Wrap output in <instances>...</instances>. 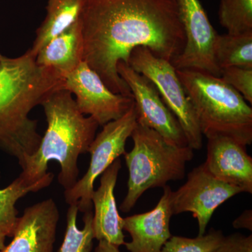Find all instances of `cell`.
<instances>
[{
	"label": "cell",
	"instance_id": "obj_18",
	"mask_svg": "<svg viewBox=\"0 0 252 252\" xmlns=\"http://www.w3.org/2000/svg\"><path fill=\"white\" fill-rule=\"evenodd\" d=\"M54 178V174L47 172L37 182L29 184L18 176L6 188L0 189V230L6 237L13 236L17 223L16 202L28 193L39 191L49 187Z\"/></svg>",
	"mask_w": 252,
	"mask_h": 252
},
{
	"label": "cell",
	"instance_id": "obj_8",
	"mask_svg": "<svg viewBox=\"0 0 252 252\" xmlns=\"http://www.w3.org/2000/svg\"><path fill=\"white\" fill-rule=\"evenodd\" d=\"M243 193L238 187L217 180L204 168L203 164L189 172L187 182L171 192L170 203L173 215L190 212L196 219L198 235L206 233L215 210L228 199Z\"/></svg>",
	"mask_w": 252,
	"mask_h": 252
},
{
	"label": "cell",
	"instance_id": "obj_17",
	"mask_svg": "<svg viewBox=\"0 0 252 252\" xmlns=\"http://www.w3.org/2000/svg\"><path fill=\"white\" fill-rule=\"evenodd\" d=\"M84 2L85 0H48L46 17L36 30L30 52L36 57L37 53L55 36L77 22Z\"/></svg>",
	"mask_w": 252,
	"mask_h": 252
},
{
	"label": "cell",
	"instance_id": "obj_2",
	"mask_svg": "<svg viewBox=\"0 0 252 252\" xmlns=\"http://www.w3.org/2000/svg\"><path fill=\"white\" fill-rule=\"evenodd\" d=\"M64 83L54 69L39 65L29 50L16 58L0 51V151L16 158L21 167L42 138L31 111L64 89Z\"/></svg>",
	"mask_w": 252,
	"mask_h": 252
},
{
	"label": "cell",
	"instance_id": "obj_3",
	"mask_svg": "<svg viewBox=\"0 0 252 252\" xmlns=\"http://www.w3.org/2000/svg\"><path fill=\"white\" fill-rule=\"evenodd\" d=\"M41 106L47 128L35 153L26 158L19 177L34 183L47 173L49 162L56 160L61 168L58 181L68 190L79 180L78 158L89 152L99 125L81 114L72 94L65 89L52 93Z\"/></svg>",
	"mask_w": 252,
	"mask_h": 252
},
{
	"label": "cell",
	"instance_id": "obj_21",
	"mask_svg": "<svg viewBox=\"0 0 252 252\" xmlns=\"http://www.w3.org/2000/svg\"><path fill=\"white\" fill-rule=\"evenodd\" d=\"M219 18L228 34L252 32V0H220Z\"/></svg>",
	"mask_w": 252,
	"mask_h": 252
},
{
	"label": "cell",
	"instance_id": "obj_24",
	"mask_svg": "<svg viewBox=\"0 0 252 252\" xmlns=\"http://www.w3.org/2000/svg\"><path fill=\"white\" fill-rule=\"evenodd\" d=\"M212 252H252V235L236 233L224 236L218 248Z\"/></svg>",
	"mask_w": 252,
	"mask_h": 252
},
{
	"label": "cell",
	"instance_id": "obj_6",
	"mask_svg": "<svg viewBox=\"0 0 252 252\" xmlns=\"http://www.w3.org/2000/svg\"><path fill=\"white\" fill-rule=\"evenodd\" d=\"M128 65L148 78L157 87L164 103L180 123L189 147L193 150L201 149L203 134L190 99L172 63L157 57L147 48L138 46L131 52Z\"/></svg>",
	"mask_w": 252,
	"mask_h": 252
},
{
	"label": "cell",
	"instance_id": "obj_14",
	"mask_svg": "<svg viewBox=\"0 0 252 252\" xmlns=\"http://www.w3.org/2000/svg\"><path fill=\"white\" fill-rule=\"evenodd\" d=\"M163 189V194L153 210L124 218L123 230L131 238L130 242L124 244L129 252H160L172 236V189L167 185Z\"/></svg>",
	"mask_w": 252,
	"mask_h": 252
},
{
	"label": "cell",
	"instance_id": "obj_7",
	"mask_svg": "<svg viewBox=\"0 0 252 252\" xmlns=\"http://www.w3.org/2000/svg\"><path fill=\"white\" fill-rule=\"evenodd\" d=\"M137 125L133 103L123 117L103 126L89 147L88 153L91 154V161L87 172L72 188L64 190V199L68 205H77L79 211L82 213L93 210L94 181L126 153V142Z\"/></svg>",
	"mask_w": 252,
	"mask_h": 252
},
{
	"label": "cell",
	"instance_id": "obj_22",
	"mask_svg": "<svg viewBox=\"0 0 252 252\" xmlns=\"http://www.w3.org/2000/svg\"><path fill=\"white\" fill-rule=\"evenodd\" d=\"M223 238L222 230L215 228L194 238L172 235L160 252H212L218 248Z\"/></svg>",
	"mask_w": 252,
	"mask_h": 252
},
{
	"label": "cell",
	"instance_id": "obj_13",
	"mask_svg": "<svg viewBox=\"0 0 252 252\" xmlns=\"http://www.w3.org/2000/svg\"><path fill=\"white\" fill-rule=\"evenodd\" d=\"M203 165L217 180L252 193V158L243 144L224 136L209 137Z\"/></svg>",
	"mask_w": 252,
	"mask_h": 252
},
{
	"label": "cell",
	"instance_id": "obj_12",
	"mask_svg": "<svg viewBox=\"0 0 252 252\" xmlns=\"http://www.w3.org/2000/svg\"><path fill=\"white\" fill-rule=\"evenodd\" d=\"M59 219L54 199L27 207L18 217L13 240L1 252H54Z\"/></svg>",
	"mask_w": 252,
	"mask_h": 252
},
{
	"label": "cell",
	"instance_id": "obj_19",
	"mask_svg": "<svg viewBox=\"0 0 252 252\" xmlns=\"http://www.w3.org/2000/svg\"><path fill=\"white\" fill-rule=\"evenodd\" d=\"M214 56L220 70L231 67L252 69V32L237 35L217 34Z\"/></svg>",
	"mask_w": 252,
	"mask_h": 252
},
{
	"label": "cell",
	"instance_id": "obj_15",
	"mask_svg": "<svg viewBox=\"0 0 252 252\" xmlns=\"http://www.w3.org/2000/svg\"><path fill=\"white\" fill-rule=\"evenodd\" d=\"M121 168L122 162L119 158L102 173L100 185L92 195L94 238L98 241L108 242L118 248L126 243L123 230L124 218L119 215L114 195Z\"/></svg>",
	"mask_w": 252,
	"mask_h": 252
},
{
	"label": "cell",
	"instance_id": "obj_11",
	"mask_svg": "<svg viewBox=\"0 0 252 252\" xmlns=\"http://www.w3.org/2000/svg\"><path fill=\"white\" fill-rule=\"evenodd\" d=\"M64 88L76 96L81 114L89 115L101 126L123 117L134 103L132 97L109 90L84 61L64 78Z\"/></svg>",
	"mask_w": 252,
	"mask_h": 252
},
{
	"label": "cell",
	"instance_id": "obj_16",
	"mask_svg": "<svg viewBox=\"0 0 252 252\" xmlns=\"http://www.w3.org/2000/svg\"><path fill=\"white\" fill-rule=\"evenodd\" d=\"M84 61V39L80 19L55 36L37 53L39 65L54 69L65 78Z\"/></svg>",
	"mask_w": 252,
	"mask_h": 252
},
{
	"label": "cell",
	"instance_id": "obj_26",
	"mask_svg": "<svg viewBox=\"0 0 252 252\" xmlns=\"http://www.w3.org/2000/svg\"><path fill=\"white\" fill-rule=\"evenodd\" d=\"M94 252H121L119 248L108 243V242L101 240L98 241V245L94 249Z\"/></svg>",
	"mask_w": 252,
	"mask_h": 252
},
{
	"label": "cell",
	"instance_id": "obj_23",
	"mask_svg": "<svg viewBox=\"0 0 252 252\" xmlns=\"http://www.w3.org/2000/svg\"><path fill=\"white\" fill-rule=\"evenodd\" d=\"M220 78L252 104V69L231 67L220 70Z\"/></svg>",
	"mask_w": 252,
	"mask_h": 252
},
{
	"label": "cell",
	"instance_id": "obj_10",
	"mask_svg": "<svg viewBox=\"0 0 252 252\" xmlns=\"http://www.w3.org/2000/svg\"><path fill=\"white\" fill-rule=\"evenodd\" d=\"M117 71L132 94L137 124L156 131L170 144L188 146L180 123L164 103L153 83L124 62L118 64Z\"/></svg>",
	"mask_w": 252,
	"mask_h": 252
},
{
	"label": "cell",
	"instance_id": "obj_4",
	"mask_svg": "<svg viewBox=\"0 0 252 252\" xmlns=\"http://www.w3.org/2000/svg\"><path fill=\"white\" fill-rule=\"evenodd\" d=\"M177 70L203 135L230 137L252 143V109L238 91L220 77L192 69Z\"/></svg>",
	"mask_w": 252,
	"mask_h": 252
},
{
	"label": "cell",
	"instance_id": "obj_9",
	"mask_svg": "<svg viewBox=\"0 0 252 252\" xmlns=\"http://www.w3.org/2000/svg\"><path fill=\"white\" fill-rule=\"evenodd\" d=\"M185 31L183 51L171 63L177 70L192 69L220 77L214 56L218 33L214 29L199 0H176Z\"/></svg>",
	"mask_w": 252,
	"mask_h": 252
},
{
	"label": "cell",
	"instance_id": "obj_27",
	"mask_svg": "<svg viewBox=\"0 0 252 252\" xmlns=\"http://www.w3.org/2000/svg\"><path fill=\"white\" fill-rule=\"evenodd\" d=\"M6 235L0 230V252H2L5 248V239H6Z\"/></svg>",
	"mask_w": 252,
	"mask_h": 252
},
{
	"label": "cell",
	"instance_id": "obj_25",
	"mask_svg": "<svg viewBox=\"0 0 252 252\" xmlns=\"http://www.w3.org/2000/svg\"><path fill=\"white\" fill-rule=\"evenodd\" d=\"M233 226L237 229L245 228L252 231V210H245L233 221Z\"/></svg>",
	"mask_w": 252,
	"mask_h": 252
},
{
	"label": "cell",
	"instance_id": "obj_20",
	"mask_svg": "<svg viewBox=\"0 0 252 252\" xmlns=\"http://www.w3.org/2000/svg\"><path fill=\"white\" fill-rule=\"evenodd\" d=\"M79 209L77 205H69L67 213V227L64 240L59 252H91L94 246V233L93 228L92 210L84 213V228L77 227Z\"/></svg>",
	"mask_w": 252,
	"mask_h": 252
},
{
	"label": "cell",
	"instance_id": "obj_5",
	"mask_svg": "<svg viewBox=\"0 0 252 252\" xmlns=\"http://www.w3.org/2000/svg\"><path fill=\"white\" fill-rule=\"evenodd\" d=\"M133 148L124 154L128 169L127 192L120 210L127 213L147 190L183 180L186 165L193 158V149L167 142L152 129L137 124L132 135Z\"/></svg>",
	"mask_w": 252,
	"mask_h": 252
},
{
	"label": "cell",
	"instance_id": "obj_1",
	"mask_svg": "<svg viewBox=\"0 0 252 252\" xmlns=\"http://www.w3.org/2000/svg\"><path fill=\"white\" fill-rule=\"evenodd\" d=\"M79 19L84 61L114 94L132 97L117 66L128 64L135 48L170 63L185 48L176 0H85Z\"/></svg>",
	"mask_w": 252,
	"mask_h": 252
}]
</instances>
